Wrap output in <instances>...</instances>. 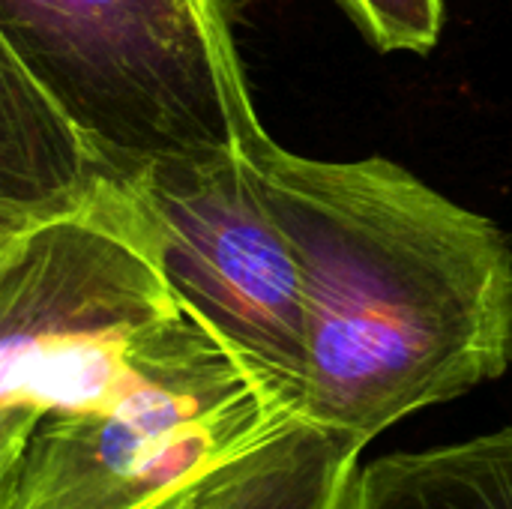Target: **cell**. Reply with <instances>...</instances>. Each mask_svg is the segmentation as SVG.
<instances>
[{"label":"cell","instance_id":"1","mask_svg":"<svg viewBox=\"0 0 512 509\" xmlns=\"http://www.w3.org/2000/svg\"><path fill=\"white\" fill-rule=\"evenodd\" d=\"M273 207L303 261L300 414L375 441L512 363V246L486 216L369 156L264 147Z\"/></svg>","mask_w":512,"mask_h":509},{"label":"cell","instance_id":"2","mask_svg":"<svg viewBox=\"0 0 512 509\" xmlns=\"http://www.w3.org/2000/svg\"><path fill=\"white\" fill-rule=\"evenodd\" d=\"M213 327L171 291L135 192L0 237V468L45 417L102 411Z\"/></svg>","mask_w":512,"mask_h":509},{"label":"cell","instance_id":"3","mask_svg":"<svg viewBox=\"0 0 512 509\" xmlns=\"http://www.w3.org/2000/svg\"><path fill=\"white\" fill-rule=\"evenodd\" d=\"M252 0H0V48L126 171L267 135L237 24Z\"/></svg>","mask_w":512,"mask_h":509},{"label":"cell","instance_id":"4","mask_svg":"<svg viewBox=\"0 0 512 509\" xmlns=\"http://www.w3.org/2000/svg\"><path fill=\"white\" fill-rule=\"evenodd\" d=\"M297 414L210 330L108 408L45 417L0 468V509H147Z\"/></svg>","mask_w":512,"mask_h":509},{"label":"cell","instance_id":"5","mask_svg":"<svg viewBox=\"0 0 512 509\" xmlns=\"http://www.w3.org/2000/svg\"><path fill=\"white\" fill-rule=\"evenodd\" d=\"M258 141L150 162L135 177L150 246L177 300L297 405L306 381L303 261L270 201Z\"/></svg>","mask_w":512,"mask_h":509},{"label":"cell","instance_id":"6","mask_svg":"<svg viewBox=\"0 0 512 509\" xmlns=\"http://www.w3.org/2000/svg\"><path fill=\"white\" fill-rule=\"evenodd\" d=\"M129 192L132 171L120 168L0 48V237L120 204Z\"/></svg>","mask_w":512,"mask_h":509},{"label":"cell","instance_id":"7","mask_svg":"<svg viewBox=\"0 0 512 509\" xmlns=\"http://www.w3.org/2000/svg\"><path fill=\"white\" fill-rule=\"evenodd\" d=\"M366 447L297 414L147 509H345Z\"/></svg>","mask_w":512,"mask_h":509},{"label":"cell","instance_id":"8","mask_svg":"<svg viewBox=\"0 0 512 509\" xmlns=\"http://www.w3.org/2000/svg\"><path fill=\"white\" fill-rule=\"evenodd\" d=\"M345 509H512V423L360 465Z\"/></svg>","mask_w":512,"mask_h":509},{"label":"cell","instance_id":"9","mask_svg":"<svg viewBox=\"0 0 512 509\" xmlns=\"http://www.w3.org/2000/svg\"><path fill=\"white\" fill-rule=\"evenodd\" d=\"M366 42L384 54H429L444 27V0H336Z\"/></svg>","mask_w":512,"mask_h":509}]
</instances>
